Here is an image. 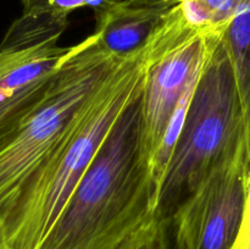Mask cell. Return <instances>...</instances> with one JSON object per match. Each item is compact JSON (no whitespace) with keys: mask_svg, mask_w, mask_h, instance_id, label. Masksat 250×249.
Listing matches in <instances>:
<instances>
[{"mask_svg":"<svg viewBox=\"0 0 250 249\" xmlns=\"http://www.w3.org/2000/svg\"><path fill=\"white\" fill-rule=\"evenodd\" d=\"M128 1L131 0H21L22 14L50 15L66 21L75 10L92 9L95 20H98Z\"/></svg>","mask_w":250,"mask_h":249,"instance_id":"obj_10","label":"cell"},{"mask_svg":"<svg viewBox=\"0 0 250 249\" xmlns=\"http://www.w3.org/2000/svg\"><path fill=\"white\" fill-rule=\"evenodd\" d=\"M234 249H250V172L248 181V193H247L246 208H244L243 221H242L241 233Z\"/></svg>","mask_w":250,"mask_h":249,"instance_id":"obj_12","label":"cell"},{"mask_svg":"<svg viewBox=\"0 0 250 249\" xmlns=\"http://www.w3.org/2000/svg\"><path fill=\"white\" fill-rule=\"evenodd\" d=\"M231 61L244 124L250 136V0H244L221 33Z\"/></svg>","mask_w":250,"mask_h":249,"instance_id":"obj_8","label":"cell"},{"mask_svg":"<svg viewBox=\"0 0 250 249\" xmlns=\"http://www.w3.org/2000/svg\"><path fill=\"white\" fill-rule=\"evenodd\" d=\"M188 16L183 0L173 6L160 28L142 93V149L149 165L158 151L178 103L202 70L208 37Z\"/></svg>","mask_w":250,"mask_h":249,"instance_id":"obj_5","label":"cell"},{"mask_svg":"<svg viewBox=\"0 0 250 249\" xmlns=\"http://www.w3.org/2000/svg\"><path fill=\"white\" fill-rule=\"evenodd\" d=\"M250 141L220 161L171 216L177 249H234L243 221Z\"/></svg>","mask_w":250,"mask_h":249,"instance_id":"obj_6","label":"cell"},{"mask_svg":"<svg viewBox=\"0 0 250 249\" xmlns=\"http://www.w3.org/2000/svg\"><path fill=\"white\" fill-rule=\"evenodd\" d=\"M160 28L122 59L93 94L67 141L33 178L1 224L7 249H39L125 111L143 93Z\"/></svg>","mask_w":250,"mask_h":249,"instance_id":"obj_2","label":"cell"},{"mask_svg":"<svg viewBox=\"0 0 250 249\" xmlns=\"http://www.w3.org/2000/svg\"><path fill=\"white\" fill-rule=\"evenodd\" d=\"M250 136L244 124L234 73L221 42L210 33L199 78L159 195L156 212L176 208L221 160Z\"/></svg>","mask_w":250,"mask_h":249,"instance_id":"obj_4","label":"cell"},{"mask_svg":"<svg viewBox=\"0 0 250 249\" xmlns=\"http://www.w3.org/2000/svg\"><path fill=\"white\" fill-rule=\"evenodd\" d=\"M171 219L155 212L117 249H168Z\"/></svg>","mask_w":250,"mask_h":249,"instance_id":"obj_11","label":"cell"},{"mask_svg":"<svg viewBox=\"0 0 250 249\" xmlns=\"http://www.w3.org/2000/svg\"><path fill=\"white\" fill-rule=\"evenodd\" d=\"M68 21L22 14L0 43V98L20 94L53 77L71 46H60Z\"/></svg>","mask_w":250,"mask_h":249,"instance_id":"obj_7","label":"cell"},{"mask_svg":"<svg viewBox=\"0 0 250 249\" xmlns=\"http://www.w3.org/2000/svg\"><path fill=\"white\" fill-rule=\"evenodd\" d=\"M168 249H177L175 247V244L172 243V239H171V237H170V247H168Z\"/></svg>","mask_w":250,"mask_h":249,"instance_id":"obj_14","label":"cell"},{"mask_svg":"<svg viewBox=\"0 0 250 249\" xmlns=\"http://www.w3.org/2000/svg\"><path fill=\"white\" fill-rule=\"evenodd\" d=\"M0 249H7L6 244H5V241H4V237H2L1 234V231H0Z\"/></svg>","mask_w":250,"mask_h":249,"instance_id":"obj_13","label":"cell"},{"mask_svg":"<svg viewBox=\"0 0 250 249\" xmlns=\"http://www.w3.org/2000/svg\"><path fill=\"white\" fill-rule=\"evenodd\" d=\"M122 59L102 45L95 31L71 46L43 102L0 148V227L29 183L72 134L87 103Z\"/></svg>","mask_w":250,"mask_h":249,"instance_id":"obj_3","label":"cell"},{"mask_svg":"<svg viewBox=\"0 0 250 249\" xmlns=\"http://www.w3.org/2000/svg\"><path fill=\"white\" fill-rule=\"evenodd\" d=\"M55 75L14 97L0 98V148L14 136L24 119L41 105Z\"/></svg>","mask_w":250,"mask_h":249,"instance_id":"obj_9","label":"cell"},{"mask_svg":"<svg viewBox=\"0 0 250 249\" xmlns=\"http://www.w3.org/2000/svg\"><path fill=\"white\" fill-rule=\"evenodd\" d=\"M141 98L116 122L39 249H117L155 214Z\"/></svg>","mask_w":250,"mask_h":249,"instance_id":"obj_1","label":"cell"}]
</instances>
